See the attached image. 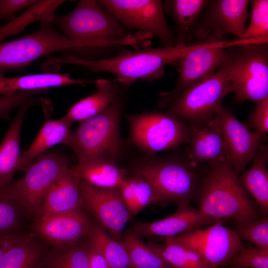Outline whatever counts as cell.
Masks as SVG:
<instances>
[{
    "label": "cell",
    "instance_id": "obj_43",
    "mask_svg": "<svg viewBox=\"0 0 268 268\" xmlns=\"http://www.w3.org/2000/svg\"><path fill=\"white\" fill-rule=\"evenodd\" d=\"M28 235L12 234L0 236V258L9 249L21 241Z\"/></svg>",
    "mask_w": 268,
    "mask_h": 268
},
{
    "label": "cell",
    "instance_id": "obj_23",
    "mask_svg": "<svg viewBox=\"0 0 268 268\" xmlns=\"http://www.w3.org/2000/svg\"><path fill=\"white\" fill-rule=\"evenodd\" d=\"M95 83L96 92L77 102L62 117L70 125L103 112L119 98L122 92V87L111 80L100 78Z\"/></svg>",
    "mask_w": 268,
    "mask_h": 268
},
{
    "label": "cell",
    "instance_id": "obj_13",
    "mask_svg": "<svg viewBox=\"0 0 268 268\" xmlns=\"http://www.w3.org/2000/svg\"><path fill=\"white\" fill-rule=\"evenodd\" d=\"M166 238L194 250L210 268L224 267L243 245L236 231L222 222Z\"/></svg>",
    "mask_w": 268,
    "mask_h": 268
},
{
    "label": "cell",
    "instance_id": "obj_31",
    "mask_svg": "<svg viewBox=\"0 0 268 268\" xmlns=\"http://www.w3.org/2000/svg\"><path fill=\"white\" fill-rule=\"evenodd\" d=\"M87 239L103 257L109 268H131L128 253L122 243L112 237L96 221Z\"/></svg>",
    "mask_w": 268,
    "mask_h": 268
},
{
    "label": "cell",
    "instance_id": "obj_18",
    "mask_svg": "<svg viewBox=\"0 0 268 268\" xmlns=\"http://www.w3.org/2000/svg\"><path fill=\"white\" fill-rule=\"evenodd\" d=\"M223 222L205 215L199 209L186 204L177 206L174 213L163 219L135 223L125 232L140 238L153 236L166 238Z\"/></svg>",
    "mask_w": 268,
    "mask_h": 268
},
{
    "label": "cell",
    "instance_id": "obj_11",
    "mask_svg": "<svg viewBox=\"0 0 268 268\" xmlns=\"http://www.w3.org/2000/svg\"><path fill=\"white\" fill-rule=\"evenodd\" d=\"M70 165L61 150L43 152L31 162L21 179L10 183L13 198L22 210L34 214L52 184Z\"/></svg>",
    "mask_w": 268,
    "mask_h": 268
},
{
    "label": "cell",
    "instance_id": "obj_22",
    "mask_svg": "<svg viewBox=\"0 0 268 268\" xmlns=\"http://www.w3.org/2000/svg\"><path fill=\"white\" fill-rule=\"evenodd\" d=\"M91 80L71 77L69 73L48 72L17 77L0 76V96L24 91L46 92L51 88L78 85L85 86Z\"/></svg>",
    "mask_w": 268,
    "mask_h": 268
},
{
    "label": "cell",
    "instance_id": "obj_20",
    "mask_svg": "<svg viewBox=\"0 0 268 268\" xmlns=\"http://www.w3.org/2000/svg\"><path fill=\"white\" fill-rule=\"evenodd\" d=\"M187 144L186 156L197 165L228 160L220 124L216 117L203 127L192 129Z\"/></svg>",
    "mask_w": 268,
    "mask_h": 268
},
{
    "label": "cell",
    "instance_id": "obj_33",
    "mask_svg": "<svg viewBox=\"0 0 268 268\" xmlns=\"http://www.w3.org/2000/svg\"><path fill=\"white\" fill-rule=\"evenodd\" d=\"M120 241L128 253L131 268H173L140 238L125 232Z\"/></svg>",
    "mask_w": 268,
    "mask_h": 268
},
{
    "label": "cell",
    "instance_id": "obj_6",
    "mask_svg": "<svg viewBox=\"0 0 268 268\" xmlns=\"http://www.w3.org/2000/svg\"><path fill=\"white\" fill-rule=\"evenodd\" d=\"M268 43H246L228 48L223 66L238 100L256 105L268 97Z\"/></svg>",
    "mask_w": 268,
    "mask_h": 268
},
{
    "label": "cell",
    "instance_id": "obj_12",
    "mask_svg": "<svg viewBox=\"0 0 268 268\" xmlns=\"http://www.w3.org/2000/svg\"><path fill=\"white\" fill-rule=\"evenodd\" d=\"M127 29H137L156 36L165 47L173 46L174 36L159 0H100Z\"/></svg>",
    "mask_w": 268,
    "mask_h": 268
},
{
    "label": "cell",
    "instance_id": "obj_8",
    "mask_svg": "<svg viewBox=\"0 0 268 268\" xmlns=\"http://www.w3.org/2000/svg\"><path fill=\"white\" fill-rule=\"evenodd\" d=\"M265 38L229 40L211 34L179 61V75L175 87L161 94L159 105L168 106L188 87L207 78L223 66L228 47L243 43L265 42Z\"/></svg>",
    "mask_w": 268,
    "mask_h": 268
},
{
    "label": "cell",
    "instance_id": "obj_1",
    "mask_svg": "<svg viewBox=\"0 0 268 268\" xmlns=\"http://www.w3.org/2000/svg\"><path fill=\"white\" fill-rule=\"evenodd\" d=\"M53 23L68 39L80 44L82 49L122 45L138 49L148 46L153 36L139 31L129 33L98 0H79L68 13L56 15Z\"/></svg>",
    "mask_w": 268,
    "mask_h": 268
},
{
    "label": "cell",
    "instance_id": "obj_4",
    "mask_svg": "<svg viewBox=\"0 0 268 268\" xmlns=\"http://www.w3.org/2000/svg\"><path fill=\"white\" fill-rule=\"evenodd\" d=\"M124 103L122 92L105 111L81 121L71 132L67 145L75 154L77 163L105 162L118 164L126 150L120 133Z\"/></svg>",
    "mask_w": 268,
    "mask_h": 268
},
{
    "label": "cell",
    "instance_id": "obj_25",
    "mask_svg": "<svg viewBox=\"0 0 268 268\" xmlns=\"http://www.w3.org/2000/svg\"><path fill=\"white\" fill-rule=\"evenodd\" d=\"M253 163L239 179L249 194L255 199L262 216L268 213V146L262 145L256 151Z\"/></svg>",
    "mask_w": 268,
    "mask_h": 268
},
{
    "label": "cell",
    "instance_id": "obj_28",
    "mask_svg": "<svg viewBox=\"0 0 268 268\" xmlns=\"http://www.w3.org/2000/svg\"><path fill=\"white\" fill-rule=\"evenodd\" d=\"M131 218L148 205H163L152 185L143 178L128 173L118 188Z\"/></svg>",
    "mask_w": 268,
    "mask_h": 268
},
{
    "label": "cell",
    "instance_id": "obj_32",
    "mask_svg": "<svg viewBox=\"0 0 268 268\" xmlns=\"http://www.w3.org/2000/svg\"><path fill=\"white\" fill-rule=\"evenodd\" d=\"M159 244L148 241L147 245L173 268H210L201 256L194 250L165 238Z\"/></svg>",
    "mask_w": 268,
    "mask_h": 268
},
{
    "label": "cell",
    "instance_id": "obj_40",
    "mask_svg": "<svg viewBox=\"0 0 268 268\" xmlns=\"http://www.w3.org/2000/svg\"><path fill=\"white\" fill-rule=\"evenodd\" d=\"M250 125L255 131L266 134L268 131V97L256 104V109L252 113Z\"/></svg>",
    "mask_w": 268,
    "mask_h": 268
},
{
    "label": "cell",
    "instance_id": "obj_7",
    "mask_svg": "<svg viewBox=\"0 0 268 268\" xmlns=\"http://www.w3.org/2000/svg\"><path fill=\"white\" fill-rule=\"evenodd\" d=\"M234 91L223 65L213 74L188 87L168 106L167 113L196 130L215 118L222 101Z\"/></svg>",
    "mask_w": 268,
    "mask_h": 268
},
{
    "label": "cell",
    "instance_id": "obj_37",
    "mask_svg": "<svg viewBox=\"0 0 268 268\" xmlns=\"http://www.w3.org/2000/svg\"><path fill=\"white\" fill-rule=\"evenodd\" d=\"M228 268H268V251L243 245L224 266Z\"/></svg>",
    "mask_w": 268,
    "mask_h": 268
},
{
    "label": "cell",
    "instance_id": "obj_26",
    "mask_svg": "<svg viewBox=\"0 0 268 268\" xmlns=\"http://www.w3.org/2000/svg\"><path fill=\"white\" fill-rule=\"evenodd\" d=\"M70 126L62 118L47 119L32 143L22 152L20 171L24 172L34 159L51 147L58 144L67 145L72 132Z\"/></svg>",
    "mask_w": 268,
    "mask_h": 268
},
{
    "label": "cell",
    "instance_id": "obj_41",
    "mask_svg": "<svg viewBox=\"0 0 268 268\" xmlns=\"http://www.w3.org/2000/svg\"><path fill=\"white\" fill-rule=\"evenodd\" d=\"M35 0H0V21H10L16 17V14L27 8Z\"/></svg>",
    "mask_w": 268,
    "mask_h": 268
},
{
    "label": "cell",
    "instance_id": "obj_36",
    "mask_svg": "<svg viewBox=\"0 0 268 268\" xmlns=\"http://www.w3.org/2000/svg\"><path fill=\"white\" fill-rule=\"evenodd\" d=\"M234 230L239 238L259 249L268 251V217H260L244 222L235 223Z\"/></svg>",
    "mask_w": 268,
    "mask_h": 268
},
{
    "label": "cell",
    "instance_id": "obj_9",
    "mask_svg": "<svg viewBox=\"0 0 268 268\" xmlns=\"http://www.w3.org/2000/svg\"><path fill=\"white\" fill-rule=\"evenodd\" d=\"M131 143L148 155L188 143L192 129L166 112L155 111L126 116Z\"/></svg>",
    "mask_w": 268,
    "mask_h": 268
},
{
    "label": "cell",
    "instance_id": "obj_30",
    "mask_svg": "<svg viewBox=\"0 0 268 268\" xmlns=\"http://www.w3.org/2000/svg\"><path fill=\"white\" fill-rule=\"evenodd\" d=\"M44 251L33 236L24 239L7 250L0 258V268H41Z\"/></svg>",
    "mask_w": 268,
    "mask_h": 268
},
{
    "label": "cell",
    "instance_id": "obj_21",
    "mask_svg": "<svg viewBox=\"0 0 268 268\" xmlns=\"http://www.w3.org/2000/svg\"><path fill=\"white\" fill-rule=\"evenodd\" d=\"M39 101L34 98L19 107V110L0 143V184H8L20 171L22 152L20 148V132L27 110Z\"/></svg>",
    "mask_w": 268,
    "mask_h": 268
},
{
    "label": "cell",
    "instance_id": "obj_2",
    "mask_svg": "<svg viewBox=\"0 0 268 268\" xmlns=\"http://www.w3.org/2000/svg\"><path fill=\"white\" fill-rule=\"evenodd\" d=\"M201 42L158 48L147 46L134 50L124 49L115 57L98 60L80 59L66 54L63 57L50 59L47 64L75 65L95 73H110L125 90L138 80L151 82L160 79L164 75L165 66L178 62Z\"/></svg>",
    "mask_w": 268,
    "mask_h": 268
},
{
    "label": "cell",
    "instance_id": "obj_10",
    "mask_svg": "<svg viewBox=\"0 0 268 268\" xmlns=\"http://www.w3.org/2000/svg\"><path fill=\"white\" fill-rule=\"evenodd\" d=\"M82 48L58 31L53 23H40L38 29L26 36L0 43V76L6 70L23 69L51 53L75 52Z\"/></svg>",
    "mask_w": 268,
    "mask_h": 268
},
{
    "label": "cell",
    "instance_id": "obj_14",
    "mask_svg": "<svg viewBox=\"0 0 268 268\" xmlns=\"http://www.w3.org/2000/svg\"><path fill=\"white\" fill-rule=\"evenodd\" d=\"M80 187L83 208L120 241L131 217L119 188H100L81 180Z\"/></svg>",
    "mask_w": 268,
    "mask_h": 268
},
{
    "label": "cell",
    "instance_id": "obj_17",
    "mask_svg": "<svg viewBox=\"0 0 268 268\" xmlns=\"http://www.w3.org/2000/svg\"><path fill=\"white\" fill-rule=\"evenodd\" d=\"M88 212L83 208L36 219L34 229L47 242L63 249L87 238L93 226Z\"/></svg>",
    "mask_w": 268,
    "mask_h": 268
},
{
    "label": "cell",
    "instance_id": "obj_3",
    "mask_svg": "<svg viewBox=\"0 0 268 268\" xmlns=\"http://www.w3.org/2000/svg\"><path fill=\"white\" fill-rule=\"evenodd\" d=\"M203 174L196 200L204 214L235 223L262 216L227 160L209 164Z\"/></svg>",
    "mask_w": 268,
    "mask_h": 268
},
{
    "label": "cell",
    "instance_id": "obj_42",
    "mask_svg": "<svg viewBox=\"0 0 268 268\" xmlns=\"http://www.w3.org/2000/svg\"><path fill=\"white\" fill-rule=\"evenodd\" d=\"M86 241L90 268H109L105 260L101 254L88 241L87 238Z\"/></svg>",
    "mask_w": 268,
    "mask_h": 268
},
{
    "label": "cell",
    "instance_id": "obj_35",
    "mask_svg": "<svg viewBox=\"0 0 268 268\" xmlns=\"http://www.w3.org/2000/svg\"><path fill=\"white\" fill-rule=\"evenodd\" d=\"M50 268H90L86 238L49 260Z\"/></svg>",
    "mask_w": 268,
    "mask_h": 268
},
{
    "label": "cell",
    "instance_id": "obj_34",
    "mask_svg": "<svg viewBox=\"0 0 268 268\" xmlns=\"http://www.w3.org/2000/svg\"><path fill=\"white\" fill-rule=\"evenodd\" d=\"M10 183L0 184V236L16 234L21 219L22 209L11 194Z\"/></svg>",
    "mask_w": 268,
    "mask_h": 268
},
{
    "label": "cell",
    "instance_id": "obj_15",
    "mask_svg": "<svg viewBox=\"0 0 268 268\" xmlns=\"http://www.w3.org/2000/svg\"><path fill=\"white\" fill-rule=\"evenodd\" d=\"M248 0H209L194 31V36L204 39L213 34L224 38L233 35L243 40L248 16Z\"/></svg>",
    "mask_w": 268,
    "mask_h": 268
},
{
    "label": "cell",
    "instance_id": "obj_44",
    "mask_svg": "<svg viewBox=\"0 0 268 268\" xmlns=\"http://www.w3.org/2000/svg\"><path fill=\"white\" fill-rule=\"evenodd\" d=\"M43 266H44V265H43ZM43 266L41 268H43ZM46 268H50L47 267Z\"/></svg>",
    "mask_w": 268,
    "mask_h": 268
},
{
    "label": "cell",
    "instance_id": "obj_38",
    "mask_svg": "<svg viewBox=\"0 0 268 268\" xmlns=\"http://www.w3.org/2000/svg\"><path fill=\"white\" fill-rule=\"evenodd\" d=\"M268 38V0L252 1L250 22L243 40Z\"/></svg>",
    "mask_w": 268,
    "mask_h": 268
},
{
    "label": "cell",
    "instance_id": "obj_39",
    "mask_svg": "<svg viewBox=\"0 0 268 268\" xmlns=\"http://www.w3.org/2000/svg\"><path fill=\"white\" fill-rule=\"evenodd\" d=\"M40 91H24L13 95L0 96V119H10L11 111L34 98L35 94L42 93Z\"/></svg>",
    "mask_w": 268,
    "mask_h": 268
},
{
    "label": "cell",
    "instance_id": "obj_19",
    "mask_svg": "<svg viewBox=\"0 0 268 268\" xmlns=\"http://www.w3.org/2000/svg\"><path fill=\"white\" fill-rule=\"evenodd\" d=\"M80 183L69 167L65 170L49 189L34 214L36 219L83 208Z\"/></svg>",
    "mask_w": 268,
    "mask_h": 268
},
{
    "label": "cell",
    "instance_id": "obj_5",
    "mask_svg": "<svg viewBox=\"0 0 268 268\" xmlns=\"http://www.w3.org/2000/svg\"><path fill=\"white\" fill-rule=\"evenodd\" d=\"M198 165L187 158L155 157L136 161L128 173L148 182L165 205L173 202L177 206L190 204L196 200L202 177Z\"/></svg>",
    "mask_w": 268,
    "mask_h": 268
},
{
    "label": "cell",
    "instance_id": "obj_29",
    "mask_svg": "<svg viewBox=\"0 0 268 268\" xmlns=\"http://www.w3.org/2000/svg\"><path fill=\"white\" fill-rule=\"evenodd\" d=\"M65 2L63 0H36L19 16L0 27V43L5 38L19 32L33 22L53 23L57 9Z\"/></svg>",
    "mask_w": 268,
    "mask_h": 268
},
{
    "label": "cell",
    "instance_id": "obj_16",
    "mask_svg": "<svg viewBox=\"0 0 268 268\" xmlns=\"http://www.w3.org/2000/svg\"><path fill=\"white\" fill-rule=\"evenodd\" d=\"M216 117L220 124L228 161L239 176L253 159L256 151L266 141L267 136L266 134L250 131L222 105Z\"/></svg>",
    "mask_w": 268,
    "mask_h": 268
},
{
    "label": "cell",
    "instance_id": "obj_24",
    "mask_svg": "<svg viewBox=\"0 0 268 268\" xmlns=\"http://www.w3.org/2000/svg\"><path fill=\"white\" fill-rule=\"evenodd\" d=\"M208 0H166L164 12L173 18L175 46L189 45L194 36L196 24L208 3Z\"/></svg>",
    "mask_w": 268,
    "mask_h": 268
},
{
    "label": "cell",
    "instance_id": "obj_27",
    "mask_svg": "<svg viewBox=\"0 0 268 268\" xmlns=\"http://www.w3.org/2000/svg\"><path fill=\"white\" fill-rule=\"evenodd\" d=\"M72 173L81 180L103 188H117L127 175V169L111 162H93L70 165Z\"/></svg>",
    "mask_w": 268,
    "mask_h": 268
}]
</instances>
